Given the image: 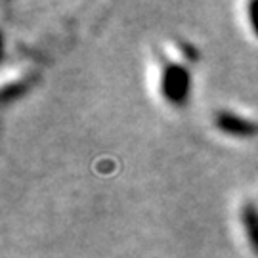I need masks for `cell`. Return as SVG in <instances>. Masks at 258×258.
Wrapping results in <instances>:
<instances>
[{"instance_id": "obj_1", "label": "cell", "mask_w": 258, "mask_h": 258, "mask_svg": "<svg viewBox=\"0 0 258 258\" xmlns=\"http://www.w3.org/2000/svg\"><path fill=\"white\" fill-rule=\"evenodd\" d=\"M189 88V75L184 67L168 65L163 71V94L172 103H182L187 98Z\"/></svg>"}, {"instance_id": "obj_3", "label": "cell", "mask_w": 258, "mask_h": 258, "mask_svg": "<svg viewBox=\"0 0 258 258\" xmlns=\"http://www.w3.org/2000/svg\"><path fill=\"white\" fill-rule=\"evenodd\" d=\"M245 224H247V228H249L250 243H252L254 250L258 252V214L254 212V209H250V207H247V211H245Z\"/></svg>"}, {"instance_id": "obj_2", "label": "cell", "mask_w": 258, "mask_h": 258, "mask_svg": "<svg viewBox=\"0 0 258 258\" xmlns=\"http://www.w3.org/2000/svg\"><path fill=\"white\" fill-rule=\"evenodd\" d=\"M218 128L233 136H249L256 132V126L233 113H218Z\"/></svg>"}, {"instance_id": "obj_4", "label": "cell", "mask_w": 258, "mask_h": 258, "mask_svg": "<svg viewBox=\"0 0 258 258\" xmlns=\"http://www.w3.org/2000/svg\"><path fill=\"white\" fill-rule=\"evenodd\" d=\"M250 23L254 27V33L258 35V2L250 4Z\"/></svg>"}]
</instances>
